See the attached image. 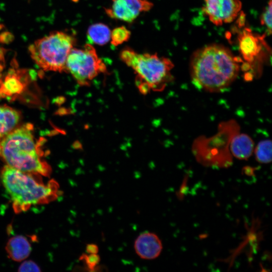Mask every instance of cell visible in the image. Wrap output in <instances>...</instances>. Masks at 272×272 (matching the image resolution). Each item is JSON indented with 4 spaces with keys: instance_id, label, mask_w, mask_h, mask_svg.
I'll use <instances>...</instances> for the list:
<instances>
[{
    "instance_id": "1",
    "label": "cell",
    "mask_w": 272,
    "mask_h": 272,
    "mask_svg": "<svg viewBox=\"0 0 272 272\" xmlns=\"http://www.w3.org/2000/svg\"><path fill=\"white\" fill-rule=\"evenodd\" d=\"M241 59L224 46L211 44L196 50L192 55L190 71L192 83L211 92L222 91L237 78Z\"/></svg>"
},
{
    "instance_id": "2",
    "label": "cell",
    "mask_w": 272,
    "mask_h": 272,
    "mask_svg": "<svg viewBox=\"0 0 272 272\" xmlns=\"http://www.w3.org/2000/svg\"><path fill=\"white\" fill-rule=\"evenodd\" d=\"M35 174L8 165L3 168L1 180L15 212L26 211L32 206L48 203L58 196L59 185L55 181L52 180L46 184Z\"/></svg>"
},
{
    "instance_id": "21",
    "label": "cell",
    "mask_w": 272,
    "mask_h": 272,
    "mask_svg": "<svg viewBox=\"0 0 272 272\" xmlns=\"http://www.w3.org/2000/svg\"><path fill=\"white\" fill-rule=\"evenodd\" d=\"M86 252L88 254H97L99 252V247L94 243L87 244L86 246Z\"/></svg>"
},
{
    "instance_id": "20",
    "label": "cell",
    "mask_w": 272,
    "mask_h": 272,
    "mask_svg": "<svg viewBox=\"0 0 272 272\" xmlns=\"http://www.w3.org/2000/svg\"><path fill=\"white\" fill-rule=\"evenodd\" d=\"M19 271H40V269L38 265L32 260H27L23 262L19 267Z\"/></svg>"
},
{
    "instance_id": "10",
    "label": "cell",
    "mask_w": 272,
    "mask_h": 272,
    "mask_svg": "<svg viewBox=\"0 0 272 272\" xmlns=\"http://www.w3.org/2000/svg\"><path fill=\"white\" fill-rule=\"evenodd\" d=\"M240 54L247 62H252L259 55L264 43L263 36L253 33L248 28H245L238 37Z\"/></svg>"
},
{
    "instance_id": "7",
    "label": "cell",
    "mask_w": 272,
    "mask_h": 272,
    "mask_svg": "<svg viewBox=\"0 0 272 272\" xmlns=\"http://www.w3.org/2000/svg\"><path fill=\"white\" fill-rule=\"evenodd\" d=\"M202 11L216 26L233 22L241 8L240 0H203Z\"/></svg>"
},
{
    "instance_id": "17",
    "label": "cell",
    "mask_w": 272,
    "mask_h": 272,
    "mask_svg": "<svg viewBox=\"0 0 272 272\" xmlns=\"http://www.w3.org/2000/svg\"><path fill=\"white\" fill-rule=\"evenodd\" d=\"M130 35V31L124 26L115 28L111 32V43L117 46L128 41Z\"/></svg>"
},
{
    "instance_id": "3",
    "label": "cell",
    "mask_w": 272,
    "mask_h": 272,
    "mask_svg": "<svg viewBox=\"0 0 272 272\" xmlns=\"http://www.w3.org/2000/svg\"><path fill=\"white\" fill-rule=\"evenodd\" d=\"M1 154L7 165L20 171L48 176L49 165L42 159L30 124L11 131L0 144Z\"/></svg>"
},
{
    "instance_id": "11",
    "label": "cell",
    "mask_w": 272,
    "mask_h": 272,
    "mask_svg": "<svg viewBox=\"0 0 272 272\" xmlns=\"http://www.w3.org/2000/svg\"><path fill=\"white\" fill-rule=\"evenodd\" d=\"M7 252L12 260L21 261L30 254L31 246L28 240L23 236L17 235L10 239L6 245Z\"/></svg>"
},
{
    "instance_id": "19",
    "label": "cell",
    "mask_w": 272,
    "mask_h": 272,
    "mask_svg": "<svg viewBox=\"0 0 272 272\" xmlns=\"http://www.w3.org/2000/svg\"><path fill=\"white\" fill-rule=\"evenodd\" d=\"M261 25L265 26L268 32L271 33V0H269L267 6L265 8L260 17Z\"/></svg>"
},
{
    "instance_id": "15",
    "label": "cell",
    "mask_w": 272,
    "mask_h": 272,
    "mask_svg": "<svg viewBox=\"0 0 272 272\" xmlns=\"http://www.w3.org/2000/svg\"><path fill=\"white\" fill-rule=\"evenodd\" d=\"M257 161L262 164H267L271 161V143L270 140L259 142L255 150Z\"/></svg>"
},
{
    "instance_id": "6",
    "label": "cell",
    "mask_w": 272,
    "mask_h": 272,
    "mask_svg": "<svg viewBox=\"0 0 272 272\" xmlns=\"http://www.w3.org/2000/svg\"><path fill=\"white\" fill-rule=\"evenodd\" d=\"M65 69L81 86H90L94 79L107 71L105 63L90 43L86 44L82 48L72 49L66 59Z\"/></svg>"
},
{
    "instance_id": "13",
    "label": "cell",
    "mask_w": 272,
    "mask_h": 272,
    "mask_svg": "<svg viewBox=\"0 0 272 272\" xmlns=\"http://www.w3.org/2000/svg\"><path fill=\"white\" fill-rule=\"evenodd\" d=\"M19 113L7 106H0V139L12 131L20 120Z\"/></svg>"
},
{
    "instance_id": "14",
    "label": "cell",
    "mask_w": 272,
    "mask_h": 272,
    "mask_svg": "<svg viewBox=\"0 0 272 272\" xmlns=\"http://www.w3.org/2000/svg\"><path fill=\"white\" fill-rule=\"evenodd\" d=\"M111 30L106 25L99 23L91 25L88 29L87 36L90 44L104 45L110 39Z\"/></svg>"
},
{
    "instance_id": "4",
    "label": "cell",
    "mask_w": 272,
    "mask_h": 272,
    "mask_svg": "<svg viewBox=\"0 0 272 272\" xmlns=\"http://www.w3.org/2000/svg\"><path fill=\"white\" fill-rule=\"evenodd\" d=\"M119 57L134 71L135 85L144 95L151 91H163L174 79L171 73L174 64L168 58L156 53H138L129 47L123 49Z\"/></svg>"
},
{
    "instance_id": "9",
    "label": "cell",
    "mask_w": 272,
    "mask_h": 272,
    "mask_svg": "<svg viewBox=\"0 0 272 272\" xmlns=\"http://www.w3.org/2000/svg\"><path fill=\"white\" fill-rule=\"evenodd\" d=\"M133 248L136 254L143 259L152 260L157 258L162 252V243L154 233L145 232L135 239Z\"/></svg>"
},
{
    "instance_id": "16",
    "label": "cell",
    "mask_w": 272,
    "mask_h": 272,
    "mask_svg": "<svg viewBox=\"0 0 272 272\" xmlns=\"http://www.w3.org/2000/svg\"><path fill=\"white\" fill-rule=\"evenodd\" d=\"M22 85L16 75H8L1 88L2 92L7 95L19 93L22 89Z\"/></svg>"
},
{
    "instance_id": "18",
    "label": "cell",
    "mask_w": 272,
    "mask_h": 272,
    "mask_svg": "<svg viewBox=\"0 0 272 272\" xmlns=\"http://www.w3.org/2000/svg\"><path fill=\"white\" fill-rule=\"evenodd\" d=\"M79 259L84 262L86 267L90 271L95 270L101 260L100 256L98 253H83L80 256Z\"/></svg>"
},
{
    "instance_id": "5",
    "label": "cell",
    "mask_w": 272,
    "mask_h": 272,
    "mask_svg": "<svg viewBox=\"0 0 272 272\" xmlns=\"http://www.w3.org/2000/svg\"><path fill=\"white\" fill-rule=\"evenodd\" d=\"M76 43L75 37L62 31H54L36 40L29 47L31 58L44 71L66 72L67 56Z\"/></svg>"
},
{
    "instance_id": "8",
    "label": "cell",
    "mask_w": 272,
    "mask_h": 272,
    "mask_svg": "<svg viewBox=\"0 0 272 272\" xmlns=\"http://www.w3.org/2000/svg\"><path fill=\"white\" fill-rule=\"evenodd\" d=\"M110 8L105 9L111 18L131 23L142 12L150 10L153 4L149 0H111Z\"/></svg>"
},
{
    "instance_id": "22",
    "label": "cell",
    "mask_w": 272,
    "mask_h": 272,
    "mask_svg": "<svg viewBox=\"0 0 272 272\" xmlns=\"http://www.w3.org/2000/svg\"><path fill=\"white\" fill-rule=\"evenodd\" d=\"M1 154V147H0V154Z\"/></svg>"
},
{
    "instance_id": "12",
    "label": "cell",
    "mask_w": 272,
    "mask_h": 272,
    "mask_svg": "<svg viewBox=\"0 0 272 272\" xmlns=\"http://www.w3.org/2000/svg\"><path fill=\"white\" fill-rule=\"evenodd\" d=\"M254 149V143L246 134L235 136L232 140L231 150L233 155L240 160H245L251 155Z\"/></svg>"
}]
</instances>
